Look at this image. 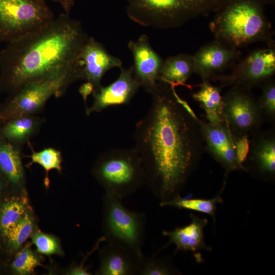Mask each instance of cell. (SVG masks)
Masks as SVG:
<instances>
[{
    "instance_id": "obj_1",
    "label": "cell",
    "mask_w": 275,
    "mask_h": 275,
    "mask_svg": "<svg viewBox=\"0 0 275 275\" xmlns=\"http://www.w3.org/2000/svg\"><path fill=\"white\" fill-rule=\"evenodd\" d=\"M175 88L159 82L133 132L145 186L160 202L180 195L199 158L203 140L199 119L178 102Z\"/></svg>"
},
{
    "instance_id": "obj_2",
    "label": "cell",
    "mask_w": 275,
    "mask_h": 275,
    "mask_svg": "<svg viewBox=\"0 0 275 275\" xmlns=\"http://www.w3.org/2000/svg\"><path fill=\"white\" fill-rule=\"evenodd\" d=\"M90 36L80 22L65 13L0 50V93L79 65Z\"/></svg>"
},
{
    "instance_id": "obj_3",
    "label": "cell",
    "mask_w": 275,
    "mask_h": 275,
    "mask_svg": "<svg viewBox=\"0 0 275 275\" xmlns=\"http://www.w3.org/2000/svg\"><path fill=\"white\" fill-rule=\"evenodd\" d=\"M274 0H228L209 24L216 39L238 49L258 41L270 42L271 25L265 14Z\"/></svg>"
},
{
    "instance_id": "obj_4",
    "label": "cell",
    "mask_w": 275,
    "mask_h": 275,
    "mask_svg": "<svg viewBox=\"0 0 275 275\" xmlns=\"http://www.w3.org/2000/svg\"><path fill=\"white\" fill-rule=\"evenodd\" d=\"M227 1L127 0L126 9L128 17L141 25L169 29L216 13Z\"/></svg>"
},
{
    "instance_id": "obj_5",
    "label": "cell",
    "mask_w": 275,
    "mask_h": 275,
    "mask_svg": "<svg viewBox=\"0 0 275 275\" xmlns=\"http://www.w3.org/2000/svg\"><path fill=\"white\" fill-rule=\"evenodd\" d=\"M82 79L79 65L23 85L0 103L1 124L16 117L37 115L51 97L62 96L71 84Z\"/></svg>"
},
{
    "instance_id": "obj_6",
    "label": "cell",
    "mask_w": 275,
    "mask_h": 275,
    "mask_svg": "<svg viewBox=\"0 0 275 275\" xmlns=\"http://www.w3.org/2000/svg\"><path fill=\"white\" fill-rule=\"evenodd\" d=\"M92 174L105 193L123 199L145 185L142 159L133 148H114L97 157Z\"/></svg>"
},
{
    "instance_id": "obj_7",
    "label": "cell",
    "mask_w": 275,
    "mask_h": 275,
    "mask_svg": "<svg viewBox=\"0 0 275 275\" xmlns=\"http://www.w3.org/2000/svg\"><path fill=\"white\" fill-rule=\"evenodd\" d=\"M102 203V237L105 241L123 245L143 257L146 213L127 209L122 199L107 193L103 196Z\"/></svg>"
},
{
    "instance_id": "obj_8",
    "label": "cell",
    "mask_w": 275,
    "mask_h": 275,
    "mask_svg": "<svg viewBox=\"0 0 275 275\" xmlns=\"http://www.w3.org/2000/svg\"><path fill=\"white\" fill-rule=\"evenodd\" d=\"M54 18L45 0H0V43L14 41Z\"/></svg>"
},
{
    "instance_id": "obj_9",
    "label": "cell",
    "mask_w": 275,
    "mask_h": 275,
    "mask_svg": "<svg viewBox=\"0 0 275 275\" xmlns=\"http://www.w3.org/2000/svg\"><path fill=\"white\" fill-rule=\"evenodd\" d=\"M275 72V50L272 47L250 52L225 75L218 76L223 87L239 86L249 89L262 85Z\"/></svg>"
},
{
    "instance_id": "obj_10",
    "label": "cell",
    "mask_w": 275,
    "mask_h": 275,
    "mask_svg": "<svg viewBox=\"0 0 275 275\" xmlns=\"http://www.w3.org/2000/svg\"><path fill=\"white\" fill-rule=\"evenodd\" d=\"M223 97L224 117L233 133L248 134L257 128L262 114L250 89L234 86Z\"/></svg>"
},
{
    "instance_id": "obj_11",
    "label": "cell",
    "mask_w": 275,
    "mask_h": 275,
    "mask_svg": "<svg viewBox=\"0 0 275 275\" xmlns=\"http://www.w3.org/2000/svg\"><path fill=\"white\" fill-rule=\"evenodd\" d=\"M128 48L131 51L134 64V76L145 91L151 94L159 82V72L163 60L152 48L149 38L142 34L136 41H130Z\"/></svg>"
},
{
    "instance_id": "obj_12",
    "label": "cell",
    "mask_w": 275,
    "mask_h": 275,
    "mask_svg": "<svg viewBox=\"0 0 275 275\" xmlns=\"http://www.w3.org/2000/svg\"><path fill=\"white\" fill-rule=\"evenodd\" d=\"M200 132L211 156L228 172L238 170L235 145L234 134L226 121L211 123L198 120Z\"/></svg>"
},
{
    "instance_id": "obj_13",
    "label": "cell",
    "mask_w": 275,
    "mask_h": 275,
    "mask_svg": "<svg viewBox=\"0 0 275 275\" xmlns=\"http://www.w3.org/2000/svg\"><path fill=\"white\" fill-rule=\"evenodd\" d=\"M120 68V73L116 80L93 92V102L86 109L87 116L110 106L128 104L136 93L140 86L134 76L132 66L128 69L122 66Z\"/></svg>"
},
{
    "instance_id": "obj_14",
    "label": "cell",
    "mask_w": 275,
    "mask_h": 275,
    "mask_svg": "<svg viewBox=\"0 0 275 275\" xmlns=\"http://www.w3.org/2000/svg\"><path fill=\"white\" fill-rule=\"evenodd\" d=\"M240 54L238 49L215 39L193 56L194 72L203 80H209L234 63Z\"/></svg>"
},
{
    "instance_id": "obj_15",
    "label": "cell",
    "mask_w": 275,
    "mask_h": 275,
    "mask_svg": "<svg viewBox=\"0 0 275 275\" xmlns=\"http://www.w3.org/2000/svg\"><path fill=\"white\" fill-rule=\"evenodd\" d=\"M79 64L83 79L93 85L94 92L102 86L101 80L104 74L113 68L121 67L122 62L110 54L101 43L90 36L79 55Z\"/></svg>"
},
{
    "instance_id": "obj_16",
    "label": "cell",
    "mask_w": 275,
    "mask_h": 275,
    "mask_svg": "<svg viewBox=\"0 0 275 275\" xmlns=\"http://www.w3.org/2000/svg\"><path fill=\"white\" fill-rule=\"evenodd\" d=\"M143 257L121 244L107 242L100 251L99 275H139Z\"/></svg>"
},
{
    "instance_id": "obj_17",
    "label": "cell",
    "mask_w": 275,
    "mask_h": 275,
    "mask_svg": "<svg viewBox=\"0 0 275 275\" xmlns=\"http://www.w3.org/2000/svg\"><path fill=\"white\" fill-rule=\"evenodd\" d=\"M190 223L182 227H177L173 230H163L162 234L168 238L165 246L173 244L176 246L174 254L178 251L192 252L198 261H201L200 251L203 250L211 251L204 240V228L208 224L206 218H200L190 213Z\"/></svg>"
},
{
    "instance_id": "obj_18",
    "label": "cell",
    "mask_w": 275,
    "mask_h": 275,
    "mask_svg": "<svg viewBox=\"0 0 275 275\" xmlns=\"http://www.w3.org/2000/svg\"><path fill=\"white\" fill-rule=\"evenodd\" d=\"M44 122L43 118L37 115L16 117L0 124V136L22 148L39 133Z\"/></svg>"
},
{
    "instance_id": "obj_19",
    "label": "cell",
    "mask_w": 275,
    "mask_h": 275,
    "mask_svg": "<svg viewBox=\"0 0 275 275\" xmlns=\"http://www.w3.org/2000/svg\"><path fill=\"white\" fill-rule=\"evenodd\" d=\"M21 151L22 148L0 136V172L8 183L17 187L22 186L25 181Z\"/></svg>"
},
{
    "instance_id": "obj_20",
    "label": "cell",
    "mask_w": 275,
    "mask_h": 275,
    "mask_svg": "<svg viewBox=\"0 0 275 275\" xmlns=\"http://www.w3.org/2000/svg\"><path fill=\"white\" fill-rule=\"evenodd\" d=\"M194 72L193 56L181 53L163 61L159 72V81L176 87L185 86Z\"/></svg>"
},
{
    "instance_id": "obj_21",
    "label": "cell",
    "mask_w": 275,
    "mask_h": 275,
    "mask_svg": "<svg viewBox=\"0 0 275 275\" xmlns=\"http://www.w3.org/2000/svg\"><path fill=\"white\" fill-rule=\"evenodd\" d=\"M193 97L205 111L208 122L219 123L226 121L220 90L209 80H203L200 90L193 94Z\"/></svg>"
},
{
    "instance_id": "obj_22",
    "label": "cell",
    "mask_w": 275,
    "mask_h": 275,
    "mask_svg": "<svg viewBox=\"0 0 275 275\" xmlns=\"http://www.w3.org/2000/svg\"><path fill=\"white\" fill-rule=\"evenodd\" d=\"M251 157L258 170L263 174L275 172V139L272 134H263L252 145Z\"/></svg>"
},
{
    "instance_id": "obj_23",
    "label": "cell",
    "mask_w": 275,
    "mask_h": 275,
    "mask_svg": "<svg viewBox=\"0 0 275 275\" xmlns=\"http://www.w3.org/2000/svg\"><path fill=\"white\" fill-rule=\"evenodd\" d=\"M221 194L222 192H219L215 197L210 199L184 198L178 195L167 201L160 202L159 204L161 207L170 206L179 209H187L206 213L211 216L214 222L216 205L224 202Z\"/></svg>"
},
{
    "instance_id": "obj_24",
    "label": "cell",
    "mask_w": 275,
    "mask_h": 275,
    "mask_svg": "<svg viewBox=\"0 0 275 275\" xmlns=\"http://www.w3.org/2000/svg\"><path fill=\"white\" fill-rule=\"evenodd\" d=\"M27 202L25 198L11 200L0 209V230L6 236L9 231L26 212Z\"/></svg>"
},
{
    "instance_id": "obj_25",
    "label": "cell",
    "mask_w": 275,
    "mask_h": 275,
    "mask_svg": "<svg viewBox=\"0 0 275 275\" xmlns=\"http://www.w3.org/2000/svg\"><path fill=\"white\" fill-rule=\"evenodd\" d=\"M32 153L30 156V164L37 163L40 165L45 171V184L46 186L49 184L48 173L51 170H56L59 173L62 172V162L63 161L62 153L52 147L45 148L36 152L31 147Z\"/></svg>"
},
{
    "instance_id": "obj_26",
    "label": "cell",
    "mask_w": 275,
    "mask_h": 275,
    "mask_svg": "<svg viewBox=\"0 0 275 275\" xmlns=\"http://www.w3.org/2000/svg\"><path fill=\"white\" fill-rule=\"evenodd\" d=\"M180 272L172 264L168 257H158L155 255L149 257L144 255L139 275L179 274Z\"/></svg>"
},
{
    "instance_id": "obj_27",
    "label": "cell",
    "mask_w": 275,
    "mask_h": 275,
    "mask_svg": "<svg viewBox=\"0 0 275 275\" xmlns=\"http://www.w3.org/2000/svg\"><path fill=\"white\" fill-rule=\"evenodd\" d=\"M33 220L31 214L26 212L9 231L6 237L12 249L20 248L31 235L34 228Z\"/></svg>"
},
{
    "instance_id": "obj_28",
    "label": "cell",
    "mask_w": 275,
    "mask_h": 275,
    "mask_svg": "<svg viewBox=\"0 0 275 275\" xmlns=\"http://www.w3.org/2000/svg\"><path fill=\"white\" fill-rule=\"evenodd\" d=\"M40 261L37 255L26 246L17 253L12 263L11 268L18 274H29L40 265Z\"/></svg>"
},
{
    "instance_id": "obj_29",
    "label": "cell",
    "mask_w": 275,
    "mask_h": 275,
    "mask_svg": "<svg viewBox=\"0 0 275 275\" xmlns=\"http://www.w3.org/2000/svg\"><path fill=\"white\" fill-rule=\"evenodd\" d=\"M261 113L268 118L275 115V84L270 79L262 84V93L257 101Z\"/></svg>"
},
{
    "instance_id": "obj_30",
    "label": "cell",
    "mask_w": 275,
    "mask_h": 275,
    "mask_svg": "<svg viewBox=\"0 0 275 275\" xmlns=\"http://www.w3.org/2000/svg\"><path fill=\"white\" fill-rule=\"evenodd\" d=\"M32 241L39 253L50 255L61 253L59 242L53 236L38 231L33 234Z\"/></svg>"
},
{
    "instance_id": "obj_31",
    "label": "cell",
    "mask_w": 275,
    "mask_h": 275,
    "mask_svg": "<svg viewBox=\"0 0 275 275\" xmlns=\"http://www.w3.org/2000/svg\"><path fill=\"white\" fill-rule=\"evenodd\" d=\"M250 142L248 134H234L235 154L237 162L240 170H245L243 163L247 159L250 152Z\"/></svg>"
},
{
    "instance_id": "obj_32",
    "label": "cell",
    "mask_w": 275,
    "mask_h": 275,
    "mask_svg": "<svg viewBox=\"0 0 275 275\" xmlns=\"http://www.w3.org/2000/svg\"><path fill=\"white\" fill-rule=\"evenodd\" d=\"M94 91L93 85L90 82L86 81L82 84L79 88V93L82 96L83 101H84L86 109L87 106V99L89 95L93 93Z\"/></svg>"
},
{
    "instance_id": "obj_33",
    "label": "cell",
    "mask_w": 275,
    "mask_h": 275,
    "mask_svg": "<svg viewBox=\"0 0 275 275\" xmlns=\"http://www.w3.org/2000/svg\"><path fill=\"white\" fill-rule=\"evenodd\" d=\"M60 4L64 11V13L69 15L75 4V0H52Z\"/></svg>"
},
{
    "instance_id": "obj_34",
    "label": "cell",
    "mask_w": 275,
    "mask_h": 275,
    "mask_svg": "<svg viewBox=\"0 0 275 275\" xmlns=\"http://www.w3.org/2000/svg\"><path fill=\"white\" fill-rule=\"evenodd\" d=\"M69 274L71 275H90L91 273L88 271L86 268L80 267L78 265H75L70 269Z\"/></svg>"
},
{
    "instance_id": "obj_35",
    "label": "cell",
    "mask_w": 275,
    "mask_h": 275,
    "mask_svg": "<svg viewBox=\"0 0 275 275\" xmlns=\"http://www.w3.org/2000/svg\"><path fill=\"white\" fill-rule=\"evenodd\" d=\"M8 183V181L0 172V190L2 189L4 186Z\"/></svg>"
},
{
    "instance_id": "obj_36",
    "label": "cell",
    "mask_w": 275,
    "mask_h": 275,
    "mask_svg": "<svg viewBox=\"0 0 275 275\" xmlns=\"http://www.w3.org/2000/svg\"><path fill=\"white\" fill-rule=\"evenodd\" d=\"M0 124H1V120H0Z\"/></svg>"
}]
</instances>
